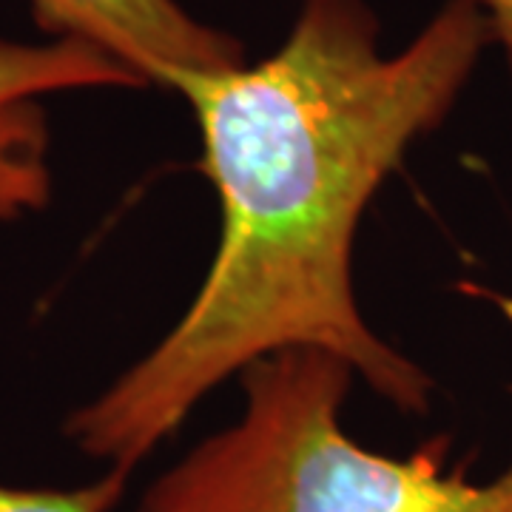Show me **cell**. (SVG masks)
Listing matches in <instances>:
<instances>
[{
	"instance_id": "cell-1",
	"label": "cell",
	"mask_w": 512,
	"mask_h": 512,
	"mask_svg": "<svg viewBox=\"0 0 512 512\" xmlns=\"http://www.w3.org/2000/svg\"><path fill=\"white\" fill-rule=\"evenodd\" d=\"M493 43L478 0H444L393 55L367 0H302L288 37L256 63L185 77L220 242L191 305L140 362L66 421V436L134 473L225 379L279 350L348 362L402 413L433 382L370 330L353 291L367 205L407 151L447 120Z\"/></svg>"
},
{
	"instance_id": "cell-2",
	"label": "cell",
	"mask_w": 512,
	"mask_h": 512,
	"mask_svg": "<svg viewBox=\"0 0 512 512\" xmlns=\"http://www.w3.org/2000/svg\"><path fill=\"white\" fill-rule=\"evenodd\" d=\"M353 376L325 350L256 359L239 419L151 481L137 512H512V467L470 481L444 470L439 444L393 458L350 439Z\"/></svg>"
},
{
	"instance_id": "cell-3",
	"label": "cell",
	"mask_w": 512,
	"mask_h": 512,
	"mask_svg": "<svg viewBox=\"0 0 512 512\" xmlns=\"http://www.w3.org/2000/svg\"><path fill=\"white\" fill-rule=\"evenodd\" d=\"M74 89H146V83L83 40H0V220L49 200V134L37 97Z\"/></svg>"
},
{
	"instance_id": "cell-4",
	"label": "cell",
	"mask_w": 512,
	"mask_h": 512,
	"mask_svg": "<svg viewBox=\"0 0 512 512\" xmlns=\"http://www.w3.org/2000/svg\"><path fill=\"white\" fill-rule=\"evenodd\" d=\"M37 26L52 37L83 40L174 92L185 77L231 69L245 60L237 37L185 12L177 0H29Z\"/></svg>"
},
{
	"instance_id": "cell-5",
	"label": "cell",
	"mask_w": 512,
	"mask_h": 512,
	"mask_svg": "<svg viewBox=\"0 0 512 512\" xmlns=\"http://www.w3.org/2000/svg\"><path fill=\"white\" fill-rule=\"evenodd\" d=\"M123 470H111L77 490H26L0 484V512H109L128 487Z\"/></svg>"
},
{
	"instance_id": "cell-6",
	"label": "cell",
	"mask_w": 512,
	"mask_h": 512,
	"mask_svg": "<svg viewBox=\"0 0 512 512\" xmlns=\"http://www.w3.org/2000/svg\"><path fill=\"white\" fill-rule=\"evenodd\" d=\"M484 15L490 20V32H493V43L501 46L504 60L512 72V0H478Z\"/></svg>"
}]
</instances>
